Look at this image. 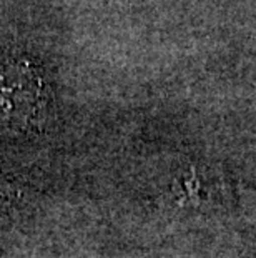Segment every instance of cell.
Listing matches in <instances>:
<instances>
[{"label":"cell","instance_id":"obj_1","mask_svg":"<svg viewBox=\"0 0 256 258\" xmlns=\"http://www.w3.org/2000/svg\"><path fill=\"white\" fill-rule=\"evenodd\" d=\"M52 89L42 70L24 57L0 62V125L14 132H40L50 115Z\"/></svg>","mask_w":256,"mask_h":258},{"label":"cell","instance_id":"obj_2","mask_svg":"<svg viewBox=\"0 0 256 258\" xmlns=\"http://www.w3.org/2000/svg\"><path fill=\"white\" fill-rule=\"evenodd\" d=\"M14 200H15L14 188L0 180V213L4 210H7V208L14 203Z\"/></svg>","mask_w":256,"mask_h":258}]
</instances>
